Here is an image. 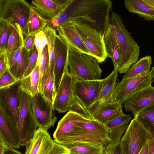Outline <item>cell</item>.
I'll return each mask as SVG.
<instances>
[{"instance_id": "10", "label": "cell", "mask_w": 154, "mask_h": 154, "mask_svg": "<svg viewBox=\"0 0 154 154\" xmlns=\"http://www.w3.org/2000/svg\"><path fill=\"white\" fill-rule=\"evenodd\" d=\"M71 23L75 26L92 56L99 63L104 61L107 56L104 42V36L86 25L78 22Z\"/></svg>"}, {"instance_id": "1", "label": "cell", "mask_w": 154, "mask_h": 154, "mask_svg": "<svg viewBox=\"0 0 154 154\" xmlns=\"http://www.w3.org/2000/svg\"><path fill=\"white\" fill-rule=\"evenodd\" d=\"M113 4L110 0H71L47 26L56 30L72 22L86 25L104 36L109 27Z\"/></svg>"}, {"instance_id": "6", "label": "cell", "mask_w": 154, "mask_h": 154, "mask_svg": "<svg viewBox=\"0 0 154 154\" xmlns=\"http://www.w3.org/2000/svg\"><path fill=\"white\" fill-rule=\"evenodd\" d=\"M31 5L24 0H0V18L10 19L18 24L24 39L29 35L28 21Z\"/></svg>"}, {"instance_id": "20", "label": "cell", "mask_w": 154, "mask_h": 154, "mask_svg": "<svg viewBox=\"0 0 154 154\" xmlns=\"http://www.w3.org/2000/svg\"><path fill=\"white\" fill-rule=\"evenodd\" d=\"M73 112L68 111L59 121L53 134L55 142L69 136L77 128L78 122L88 120Z\"/></svg>"}, {"instance_id": "49", "label": "cell", "mask_w": 154, "mask_h": 154, "mask_svg": "<svg viewBox=\"0 0 154 154\" xmlns=\"http://www.w3.org/2000/svg\"><path fill=\"white\" fill-rule=\"evenodd\" d=\"M7 144L0 140V154H3Z\"/></svg>"}, {"instance_id": "43", "label": "cell", "mask_w": 154, "mask_h": 154, "mask_svg": "<svg viewBox=\"0 0 154 154\" xmlns=\"http://www.w3.org/2000/svg\"><path fill=\"white\" fill-rule=\"evenodd\" d=\"M8 69L6 51L0 54V76Z\"/></svg>"}, {"instance_id": "4", "label": "cell", "mask_w": 154, "mask_h": 154, "mask_svg": "<svg viewBox=\"0 0 154 154\" xmlns=\"http://www.w3.org/2000/svg\"><path fill=\"white\" fill-rule=\"evenodd\" d=\"M99 63L91 55L69 51L68 67L74 81L101 79L103 71Z\"/></svg>"}, {"instance_id": "21", "label": "cell", "mask_w": 154, "mask_h": 154, "mask_svg": "<svg viewBox=\"0 0 154 154\" xmlns=\"http://www.w3.org/2000/svg\"><path fill=\"white\" fill-rule=\"evenodd\" d=\"M71 0H33L31 4L47 22L57 16Z\"/></svg>"}, {"instance_id": "45", "label": "cell", "mask_w": 154, "mask_h": 154, "mask_svg": "<svg viewBox=\"0 0 154 154\" xmlns=\"http://www.w3.org/2000/svg\"><path fill=\"white\" fill-rule=\"evenodd\" d=\"M40 32L42 37V41L38 51V60L41 56L43 48L48 43L47 37L43 31H40Z\"/></svg>"}, {"instance_id": "33", "label": "cell", "mask_w": 154, "mask_h": 154, "mask_svg": "<svg viewBox=\"0 0 154 154\" xmlns=\"http://www.w3.org/2000/svg\"><path fill=\"white\" fill-rule=\"evenodd\" d=\"M13 23L10 19L0 18V54L6 51Z\"/></svg>"}, {"instance_id": "18", "label": "cell", "mask_w": 154, "mask_h": 154, "mask_svg": "<svg viewBox=\"0 0 154 154\" xmlns=\"http://www.w3.org/2000/svg\"><path fill=\"white\" fill-rule=\"evenodd\" d=\"M56 31L68 45L69 51L92 55L72 23L58 28Z\"/></svg>"}, {"instance_id": "2", "label": "cell", "mask_w": 154, "mask_h": 154, "mask_svg": "<svg viewBox=\"0 0 154 154\" xmlns=\"http://www.w3.org/2000/svg\"><path fill=\"white\" fill-rule=\"evenodd\" d=\"M109 26L113 33L118 45L121 63L118 69L120 73H125L138 60L140 47L125 28L121 17L112 11Z\"/></svg>"}, {"instance_id": "17", "label": "cell", "mask_w": 154, "mask_h": 154, "mask_svg": "<svg viewBox=\"0 0 154 154\" xmlns=\"http://www.w3.org/2000/svg\"><path fill=\"white\" fill-rule=\"evenodd\" d=\"M154 102V87L150 85L134 94L124 103L126 111L134 116Z\"/></svg>"}, {"instance_id": "48", "label": "cell", "mask_w": 154, "mask_h": 154, "mask_svg": "<svg viewBox=\"0 0 154 154\" xmlns=\"http://www.w3.org/2000/svg\"><path fill=\"white\" fill-rule=\"evenodd\" d=\"M3 154H23L18 150L7 145Z\"/></svg>"}, {"instance_id": "36", "label": "cell", "mask_w": 154, "mask_h": 154, "mask_svg": "<svg viewBox=\"0 0 154 154\" xmlns=\"http://www.w3.org/2000/svg\"><path fill=\"white\" fill-rule=\"evenodd\" d=\"M49 61L48 50L47 44L43 48L41 56L37 61V64L39 68L40 75L39 91L43 77L48 67Z\"/></svg>"}, {"instance_id": "5", "label": "cell", "mask_w": 154, "mask_h": 154, "mask_svg": "<svg viewBox=\"0 0 154 154\" xmlns=\"http://www.w3.org/2000/svg\"><path fill=\"white\" fill-rule=\"evenodd\" d=\"M19 118L16 125L22 146L31 140L38 128L31 103V97L20 88Z\"/></svg>"}, {"instance_id": "39", "label": "cell", "mask_w": 154, "mask_h": 154, "mask_svg": "<svg viewBox=\"0 0 154 154\" xmlns=\"http://www.w3.org/2000/svg\"><path fill=\"white\" fill-rule=\"evenodd\" d=\"M18 81L8 69L3 75L0 76V89L10 86Z\"/></svg>"}, {"instance_id": "32", "label": "cell", "mask_w": 154, "mask_h": 154, "mask_svg": "<svg viewBox=\"0 0 154 154\" xmlns=\"http://www.w3.org/2000/svg\"><path fill=\"white\" fill-rule=\"evenodd\" d=\"M29 57V52L23 46L14 64L8 69L12 75L18 81L23 77L27 68Z\"/></svg>"}, {"instance_id": "15", "label": "cell", "mask_w": 154, "mask_h": 154, "mask_svg": "<svg viewBox=\"0 0 154 154\" xmlns=\"http://www.w3.org/2000/svg\"><path fill=\"white\" fill-rule=\"evenodd\" d=\"M74 81L69 70L64 73L57 91L53 104L54 110L60 113L68 111L75 96Z\"/></svg>"}, {"instance_id": "29", "label": "cell", "mask_w": 154, "mask_h": 154, "mask_svg": "<svg viewBox=\"0 0 154 154\" xmlns=\"http://www.w3.org/2000/svg\"><path fill=\"white\" fill-rule=\"evenodd\" d=\"M72 154H103V146L86 143H76L63 145Z\"/></svg>"}, {"instance_id": "41", "label": "cell", "mask_w": 154, "mask_h": 154, "mask_svg": "<svg viewBox=\"0 0 154 154\" xmlns=\"http://www.w3.org/2000/svg\"><path fill=\"white\" fill-rule=\"evenodd\" d=\"M103 154H122L120 141L110 142L104 147Z\"/></svg>"}, {"instance_id": "22", "label": "cell", "mask_w": 154, "mask_h": 154, "mask_svg": "<svg viewBox=\"0 0 154 154\" xmlns=\"http://www.w3.org/2000/svg\"><path fill=\"white\" fill-rule=\"evenodd\" d=\"M123 106L112 102L99 108L92 115L93 119L104 124L114 118L123 115Z\"/></svg>"}, {"instance_id": "11", "label": "cell", "mask_w": 154, "mask_h": 154, "mask_svg": "<svg viewBox=\"0 0 154 154\" xmlns=\"http://www.w3.org/2000/svg\"><path fill=\"white\" fill-rule=\"evenodd\" d=\"M31 103L38 128L48 131L54 126L57 120L53 106L44 98L39 91L35 95L31 97Z\"/></svg>"}, {"instance_id": "26", "label": "cell", "mask_w": 154, "mask_h": 154, "mask_svg": "<svg viewBox=\"0 0 154 154\" xmlns=\"http://www.w3.org/2000/svg\"><path fill=\"white\" fill-rule=\"evenodd\" d=\"M104 40L107 56L111 59L114 68L118 70L121 63L119 50L115 37L109 26Z\"/></svg>"}, {"instance_id": "42", "label": "cell", "mask_w": 154, "mask_h": 154, "mask_svg": "<svg viewBox=\"0 0 154 154\" xmlns=\"http://www.w3.org/2000/svg\"><path fill=\"white\" fill-rule=\"evenodd\" d=\"M35 35H29L24 39V47L29 51H30L35 46Z\"/></svg>"}, {"instance_id": "7", "label": "cell", "mask_w": 154, "mask_h": 154, "mask_svg": "<svg viewBox=\"0 0 154 154\" xmlns=\"http://www.w3.org/2000/svg\"><path fill=\"white\" fill-rule=\"evenodd\" d=\"M25 154H69V150L51 138L48 131L38 128L26 144Z\"/></svg>"}, {"instance_id": "16", "label": "cell", "mask_w": 154, "mask_h": 154, "mask_svg": "<svg viewBox=\"0 0 154 154\" xmlns=\"http://www.w3.org/2000/svg\"><path fill=\"white\" fill-rule=\"evenodd\" d=\"M0 140L15 149L22 146L16 123L0 106Z\"/></svg>"}, {"instance_id": "51", "label": "cell", "mask_w": 154, "mask_h": 154, "mask_svg": "<svg viewBox=\"0 0 154 154\" xmlns=\"http://www.w3.org/2000/svg\"><path fill=\"white\" fill-rule=\"evenodd\" d=\"M143 1L154 10V0H143Z\"/></svg>"}, {"instance_id": "28", "label": "cell", "mask_w": 154, "mask_h": 154, "mask_svg": "<svg viewBox=\"0 0 154 154\" xmlns=\"http://www.w3.org/2000/svg\"><path fill=\"white\" fill-rule=\"evenodd\" d=\"M134 116L147 133L154 139V102Z\"/></svg>"}, {"instance_id": "50", "label": "cell", "mask_w": 154, "mask_h": 154, "mask_svg": "<svg viewBox=\"0 0 154 154\" xmlns=\"http://www.w3.org/2000/svg\"><path fill=\"white\" fill-rule=\"evenodd\" d=\"M149 146L148 142L144 146L139 154H148Z\"/></svg>"}, {"instance_id": "8", "label": "cell", "mask_w": 154, "mask_h": 154, "mask_svg": "<svg viewBox=\"0 0 154 154\" xmlns=\"http://www.w3.org/2000/svg\"><path fill=\"white\" fill-rule=\"evenodd\" d=\"M154 78L151 70L134 78L122 79L116 85L112 96L113 102L122 104L131 95L151 85Z\"/></svg>"}, {"instance_id": "37", "label": "cell", "mask_w": 154, "mask_h": 154, "mask_svg": "<svg viewBox=\"0 0 154 154\" xmlns=\"http://www.w3.org/2000/svg\"><path fill=\"white\" fill-rule=\"evenodd\" d=\"M128 123L125 122L108 130L111 142L120 141L123 134L128 128Z\"/></svg>"}, {"instance_id": "23", "label": "cell", "mask_w": 154, "mask_h": 154, "mask_svg": "<svg viewBox=\"0 0 154 154\" xmlns=\"http://www.w3.org/2000/svg\"><path fill=\"white\" fill-rule=\"evenodd\" d=\"M125 6L130 12L148 21L154 20V10L143 0H125Z\"/></svg>"}, {"instance_id": "27", "label": "cell", "mask_w": 154, "mask_h": 154, "mask_svg": "<svg viewBox=\"0 0 154 154\" xmlns=\"http://www.w3.org/2000/svg\"><path fill=\"white\" fill-rule=\"evenodd\" d=\"M39 92L44 98L53 106L57 92L54 75L51 73L48 68L43 77Z\"/></svg>"}, {"instance_id": "40", "label": "cell", "mask_w": 154, "mask_h": 154, "mask_svg": "<svg viewBox=\"0 0 154 154\" xmlns=\"http://www.w3.org/2000/svg\"><path fill=\"white\" fill-rule=\"evenodd\" d=\"M131 119L132 117L130 115L124 113L123 115L109 121L105 125L109 130L125 122H129Z\"/></svg>"}, {"instance_id": "35", "label": "cell", "mask_w": 154, "mask_h": 154, "mask_svg": "<svg viewBox=\"0 0 154 154\" xmlns=\"http://www.w3.org/2000/svg\"><path fill=\"white\" fill-rule=\"evenodd\" d=\"M68 111L75 112L88 119L94 120L88 109L75 96L68 109Z\"/></svg>"}, {"instance_id": "12", "label": "cell", "mask_w": 154, "mask_h": 154, "mask_svg": "<svg viewBox=\"0 0 154 154\" xmlns=\"http://www.w3.org/2000/svg\"><path fill=\"white\" fill-rule=\"evenodd\" d=\"M69 48L60 37L56 34L54 44V72L55 90L59 88L64 73L69 70Z\"/></svg>"}, {"instance_id": "9", "label": "cell", "mask_w": 154, "mask_h": 154, "mask_svg": "<svg viewBox=\"0 0 154 154\" xmlns=\"http://www.w3.org/2000/svg\"><path fill=\"white\" fill-rule=\"evenodd\" d=\"M147 132L134 118L120 140L122 154H139L147 142Z\"/></svg>"}, {"instance_id": "13", "label": "cell", "mask_w": 154, "mask_h": 154, "mask_svg": "<svg viewBox=\"0 0 154 154\" xmlns=\"http://www.w3.org/2000/svg\"><path fill=\"white\" fill-rule=\"evenodd\" d=\"M103 82V79L74 81V95L88 109L98 97Z\"/></svg>"}, {"instance_id": "25", "label": "cell", "mask_w": 154, "mask_h": 154, "mask_svg": "<svg viewBox=\"0 0 154 154\" xmlns=\"http://www.w3.org/2000/svg\"><path fill=\"white\" fill-rule=\"evenodd\" d=\"M24 39L20 26L16 23H13L6 51L7 63L8 60L13 54L24 46Z\"/></svg>"}, {"instance_id": "46", "label": "cell", "mask_w": 154, "mask_h": 154, "mask_svg": "<svg viewBox=\"0 0 154 154\" xmlns=\"http://www.w3.org/2000/svg\"><path fill=\"white\" fill-rule=\"evenodd\" d=\"M147 138L149 146L148 154H154V139L148 133Z\"/></svg>"}, {"instance_id": "19", "label": "cell", "mask_w": 154, "mask_h": 154, "mask_svg": "<svg viewBox=\"0 0 154 154\" xmlns=\"http://www.w3.org/2000/svg\"><path fill=\"white\" fill-rule=\"evenodd\" d=\"M118 70L114 68L112 72L103 79V82L99 95L96 101L88 108L92 115L101 106L113 102L112 96L118 75Z\"/></svg>"}, {"instance_id": "52", "label": "cell", "mask_w": 154, "mask_h": 154, "mask_svg": "<svg viewBox=\"0 0 154 154\" xmlns=\"http://www.w3.org/2000/svg\"><path fill=\"white\" fill-rule=\"evenodd\" d=\"M151 70L152 71V72L153 75V78H154V65L153 67L152 68Z\"/></svg>"}, {"instance_id": "47", "label": "cell", "mask_w": 154, "mask_h": 154, "mask_svg": "<svg viewBox=\"0 0 154 154\" xmlns=\"http://www.w3.org/2000/svg\"><path fill=\"white\" fill-rule=\"evenodd\" d=\"M42 41V37L40 32L35 34V45L38 51Z\"/></svg>"}, {"instance_id": "38", "label": "cell", "mask_w": 154, "mask_h": 154, "mask_svg": "<svg viewBox=\"0 0 154 154\" xmlns=\"http://www.w3.org/2000/svg\"><path fill=\"white\" fill-rule=\"evenodd\" d=\"M38 56V51L35 45L33 49L29 51V63L23 77L29 74L35 68L37 64Z\"/></svg>"}, {"instance_id": "14", "label": "cell", "mask_w": 154, "mask_h": 154, "mask_svg": "<svg viewBox=\"0 0 154 154\" xmlns=\"http://www.w3.org/2000/svg\"><path fill=\"white\" fill-rule=\"evenodd\" d=\"M19 91L18 81L10 86L0 89V106L16 124L19 118Z\"/></svg>"}, {"instance_id": "34", "label": "cell", "mask_w": 154, "mask_h": 154, "mask_svg": "<svg viewBox=\"0 0 154 154\" xmlns=\"http://www.w3.org/2000/svg\"><path fill=\"white\" fill-rule=\"evenodd\" d=\"M47 39L49 55V64L48 69L52 74L54 75V49L55 37L57 34L56 30L52 28L46 26L43 30Z\"/></svg>"}, {"instance_id": "31", "label": "cell", "mask_w": 154, "mask_h": 154, "mask_svg": "<svg viewBox=\"0 0 154 154\" xmlns=\"http://www.w3.org/2000/svg\"><path fill=\"white\" fill-rule=\"evenodd\" d=\"M47 21L32 4L28 21L29 35H35L43 31L47 26Z\"/></svg>"}, {"instance_id": "44", "label": "cell", "mask_w": 154, "mask_h": 154, "mask_svg": "<svg viewBox=\"0 0 154 154\" xmlns=\"http://www.w3.org/2000/svg\"><path fill=\"white\" fill-rule=\"evenodd\" d=\"M22 47L16 51L12 55L8 62V69L11 68L14 64L21 51Z\"/></svg>"}, {"instance_id": "53", "label": "cell", "mask_w": 154, "mask_h": 154, "mask_svg": "<svg viewBox=\"0 0 154 154\" xmlns=\"http://www.w3.org/2000/svg\"><path fill=\"white\" fill-rule=\"evenodd\" d=\"M72 154L70 153V154Z\"/></svg>"}, {"instance_id": "30", "label": "cell", "mask_w": 154, "mask_h": 154, "mask_svg": "<svg viewBox=\"0 0 154 154\" xmlns=\"http://www.w3.org/2000/svg\"><path fill=\"white\" fill-rule=\"evenodd\" d=\"M152 60L150 55L141 57L132 66L124 75L122 79L134 78L141 74L149 72L152 64Z\"/></svg>"}, {"instance_id": "24", "label": "cell", "mask_w": 154, "mask_h": 154, "mask_svg": "<svg viewBox=\"0 0 154 154\" xmlns=\"http://www.w3.org/2000/svg\"><path fill=\"white\" fill-rule=\"evenodd\" d=\"M39 68L37 64L29 74L18 81L20 88L31 97L35 96L39 92Z\"/></svg>"}, {"instance_id": "3", "label": "cell", "mask_w": 154, "mask_h": 154, "mask_svg": "<svg viewBox=\"0 0 154 154\" xmlns=\"http://www.w3.org/2000/svg\"><path fill=\"white\" fill-rule=\"evenodd\" d=\"M77 128L67 137L56 142L63 145L76 143H86L105 147L111 142L105 125L95 120L78 122Z\"/></svg>"}]
</instances>
